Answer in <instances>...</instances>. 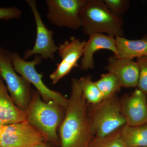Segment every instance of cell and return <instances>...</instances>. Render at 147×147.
<instances>
[{
  "label": "cell",
  "instance_id": "6da1fadb",
  "mask_svg": "<svg viewBox=\"0 0 147 147\" xmlns=\"http://www.w3.org/2000/svg\"><path fill=\"white\" fill-rule=\"evenodd\" d=\"M88 104L78 79H71V92L65 115L58 129L60 147H88L94 137L88 112Z\"/></svg>",
  "mask_w": 147,
  "mask_h": 147
},
{
  "label": "cell",
  "instance_id": "7a4b0ae2",
  "mask_svg": "<svg viewBox=\"0 0 147 147\" xmlns=\"http://www.w3.org/2000/svg\"><path fill=\"white\" fill-rule=\"evenodd\" d=\"M66 108L54 101L45 102L36 90L26 110V120L42 134L45 142L60 147L58 129L65 115Z\"/></svg>",
  "mask_w": 147,
  "mask_h": 147
},
{
  "label": "cell",
  "instance_id": "3957f363",
  "mask_svg": "<svg viewBox=\"0 0 147 147\" xmlns=\"http://www.w3.org/2000/svg\"><path fill=\"white\" fill-rule=\"evenodd\" d=\"M80 17L86 35L105 33L114 38L124 37L123 20L111 13L103 0H86Z\"/></svg>",
  "mask_w": 147,
  "mask_h": 147
},
{
  "label": "cell",
  "instance_id": "277c9868",
  "mask_svg": "<svg viewBox=\"0 0 147 147\" xmlns=\"http://www.w3.org/2000/svg\"><path fill=\"white\" fill-rule=\"evenodd\" d=\"M88 112L94 137H105L126 124L117 94L97 104H88Z\"/></svg>",
  "mask_w": 147,
  "mask_h": 147
},
{
  "label": "cell",
  "instance_id": "5b68a950",
  "mask_svg": "<svg viewBox=\"0 0 147 147\" xmlns=\"http://www.w3.org/2000/svg\"><path fill=\"white\" fill-rule=\"evenodd\" d=\"M10 55L15 71L34 86L43 101H54L67 108L68 98L60 92L48 88L42 81L43 74L38 73L36 69V66L42 62L40 56L36 55L32 61H28L24 60L16 52L10 53Z\"/></svg>",
  "mask_w": 147,
  "mask_h": 147
},
{
  "label": "cell",
  "instance_id": "8992f818",
  "mask_svg": "<svg viewBox=\"0 0 147 147\" xmlns=\"http://www.w3.org/2000/svg\"><path fill=\"white\" fill-rule=\"evenodd\" d=\"M10 53L0 47V76L6 84L11 99L16 106L26 111L29 105L32 94L31 84L14 69Z\"/></svg>",
  "mask_w": 147,
  "mask_h": 147
},
{
  "label": "cell",
  "instance_id": "52a82bcc",
  "mask_svg": "<svg viewBox=\"0 0 147 147\" xmlns=\"http://www.w3.org/2000/svg\"><path fill=\"white\" fill-rule=\"evenodd\" d=\"M86 0H46L47 19L58 27L78 30L82 27L80 11Z\"/></svg>",
  "mask_w": 147,
  "mask_h": 147
},
{
  "label": "cell",
  "instance_id": "ba28073f",
  "mask_svg": "<svg viewBox=\"0 0 147 147\" xmlns=\"http://www.w3.org/2000/svg\"><path fill=\"white\" fill-rule=\"evenodd\" d=\"M26 3L30 8L34 16L36 28L35 43L32 49L25 51L23 59L26 61L33 55H39L42 59L55 60V54L57 52L58 46L53 39L54 32L47 28L43 21L37 7L35 0H26Z\"/></svg>",
  "mask_w": 147,
  "mask_h": 147
},
{
  "label": "cell",
  "instance_id": "9c48e42d",
  "mask_svg": "<svg viewBox=\"0 0 147 147\" xmlns=\"http://www.w3.org/2000/svg\"><path fill=\"white\" fill-rule=\"evenodd\" d=\"M45 141L42 134L26 120L2 126L1 147H34Z\"/></svg>",
  "mask_w": 147,
  "mask_h": 147
},
{
  "label": "cell",
  "instance_id": "30bf717a",
  "mask_svg": "<svg viewBox=\"0 0 147 147\" xmlns=\"http://www.w3.org/2000/svg\"><path fill=\"white\" fill-rule=\"evenodd\" d=\"M86 42L71 36L69 40H66L59 45L57 52L61 61L57 64V68L50 75L53 85L57 84L74 68L80 67L77 62L82 57Z\"/></svg>",
  "mask_w": 147,
  "mask_h": 147
},
{
  "label": "cell",
  "instance_id": "8fae6325",
  "mask_svg": "<svg viewBox=\"0 0 147 147\" xmlns=\"http://www.w3.org/2000/svg\"><path fill=\"white\" fill-rule=\"evenodd\" d=\"M121 113L126 121V125L135 126L147 123L146 95L138 89L130 95L120 98Z\"/></svg>",
  "mask_w": 147,
  "mask_h": 147
},
{
  "label": "cell",
  "instance_id": "7c38bea8",
  "mask_svg": "<svg viewBox=\"0 0 147 147\" xmlns=\"http://www.w3.org/2000/svg\"><path fill=\"white\" fill-rule=\"evenodd\" d=\"M115 74L123 88L137 87L139 76V67L137 61L128 59H120L115 55L108 58V65L105 67Z\"/></svg>",
  "mask_w": 147,
  "mask_h": 147
},
{
  "label": "cell",
  "instance_id": "4fadbf2b",
  "mask_svg": "<svg viewBox=\"0 0 147 147\" xmlns=\"http://www.w3.org/2000/svg\"><path fill=\"white\" fill-rule=\"evenodd\" d=\"M83 51L80 67L83 71L94 68L93 55L98 50L105 49L112 51L117 57V51L115 38L104 34L94 33L90 35Z\"/></svg>",
  "mask_w": 147,
  "mask_h": 147
},
{
  "label": "cell",
  "instance_id": "5bb4252c",
  "mask_svg": "<svg viewBox=\"0 0 147 147\" xmlns=\"http://www.w3.org/2000/svg\"><path fill=\"white\" fill-rule=\"evenodd\" d=\"M26 111L14 103L6 86L0 79V125H5L26 120Z\"/></svg>",
  "mask_w": 147,
  "mask_h": 147
},
{
  "label": "cell",
  "instance_id": "9a60e30c",
  "mask_svg": "<svg viewBox=\"0 0 147 147\" xmlns=\"http://www.w3.org/2000/svg\"><path fill=\"white\" fill-rule=\"evenodd\" d=\"M115 39L118 58L133 60L147 56V38L133 40L117 37Z\"/></svg>",
  "mask_w": 147,
  "mask_h": 147
},
{
  "label": "cell",
  "instance_id": "2e32d148",
  "mask_svg": "<svg viewBox=\"0 0 147 147\" xmlns=\"http://www.w3.org/2000/svg\"><path fill=\"white\" fill-rule=\"evenodd\" d=\"M121 134L127 147H147V123L135 126L125 125Z\"/></svg>",
  "mask_w": 147,
  "mask_h": 147
},
{
  "label": "cell",
  "instance_id": "e0dca14e",
  "mask_svg": "<svg viewBox=\"0 0 147 147\" xmlns=\"http://www.w3.org/2000/svg\"><path fill=\"white\" fill-rule=\"evenodd\" d=\"M78 80L82 94L88 104L95 105L103 100L102 94L92 80L91 76H83Z\"/></svg>",
  "mask_w": 147,
  "mask_h": 147
},
{
  "label": "cell",
  "instance_id": "ac0fdd59",
  "mask_svg": "<svg viewBox=\"0 0 147 147\" xmlns=\"http://www.w3.org/2000/svg\"><path fill=\"white\" fill-rule=\"evenodd\" d=\"M95 83L102 94L103 99L117 94L121 88L118 78L110 72L102 74L100 79Z\"/></svg>",
  "mask_w": 147,
  "mask_h": 147
},
{
  "label": "cell",
  "instance_id": "d6986e66",
  "mask_svg": "<svg viewBox=\"0 0 147 147\" xmlns=\"http://www.w3.org/2000/svg\"><path fill=\"white\" fill-rule=\"evenodd\" d=\"M121 129L105 137H94L88 147H127L121 135Z\"/></svg>",
  "mask_w": 147,
  "mask_h": 147
},
{
  "label": "cell",
  "instance_id": "ffe728a7",
  "mask_svg": "<svg viewBox=\"0 0 147 147\" xmlns=\"http://www.w3.org/2000/svg\"><path fill=\"white\" fill-rule=\"evenodd\" d=\"M103 1L111 13L120 18L128 9L130 3L127 0H103Z\"/></svg>",
  "mask_w": 147,
  "mask_h": 147
},
{
  "label": "cell",
  "instance_id": "44dd1931",
  "mask_svg": "<svg viewBox=\"0 0 147 147\" xmlns=\"http://www.w3.org/2000/svg\"><path fill=\"white\" fill-rule=\"evenodd\" d=\"M139 67V76L138 81V89L147 94V56L137 58Z\"/></svg>",
  "mask_w": 147,
  "mask_h": 147
},
{
  "label": "cell",
  "instance_id": "7402d4cb",
  "mask_svg": "<svg viewBox=\"0 0 147 147\" xmlns=\"http://www.w3.org/2000/svg\"><path fill=\"white\" fill-rule=\"evenodd\" d=\"M21 15L22 11L16 7H0V21L19 19Z\"/></svg>",
  "mask_w": 147,
  "mask_h": 147
},
{
  "label": "cell",
  "instance_id": "603a6c76",
  "mask_svg": "<svg viewBox=\"0 0 147 147\" xmlns=\"http://www.w3.org/2000/svg\"><path fill=\"white\" fill-rule=\"evenodd\" d=\"M34 147H55L51 144H50V143H48V142H42V143H40V144H38L36 145V146H35Z\"/></svg>",
  "mask_w": 147,
  "mask_h": 147
},
{
  "label": "cell",
  "instance_id": "cb8c5ba5",
  "mask_svg": "<svg viewBox=\"0 0 147 147\" xmlns=\"http://www.w3.org/2000/svg\"><path fill=\"white\" fill-rule=\"evenodd\" d=\"M2 126V125H0V147H1V131Z\"/></svg>",
  "mask_w": 147,
  "mask_h": 147
},
{
  "label": "cell",
  "instance_id": "d4e9b609",
  "mask_svg": "<svg viewBox=\"0 0 147 147\" xmlns=\"http://www.w3.org/2000/svg\"><path fill=\"white\" fill-rule=\"evenodd\" d=\"M147 102V94L146 95Z\"/></svg>",
  "mask_w": 147,
  "mask_h": 147
},
{
  "label": "cell",
  "instance_id": "484cf974",
  "mask_svg": "<svg viewBox=\"0 0 147 147\" xmlns=\"http://www.w3.org/2000/svg\"></svg>",
  "mask_w": 147,
  "mask_h": 147
}]
</instances>
